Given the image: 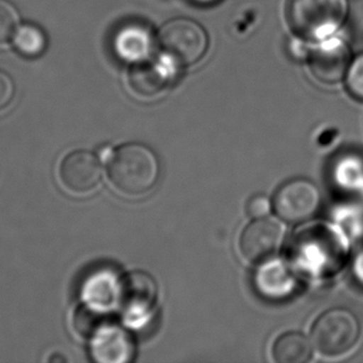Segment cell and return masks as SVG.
Instances as JSON below:
<instances>
[{
	"label": "cell",
	"mask_w": 363,
	"mask_h": 363,
	"mask_svg": "<svg viewBox=\"0 0 363 363\" xmlns=\"http://www.w3.org/2000/svg\"><path fill=\"white\" fill-rule=\"evenodd\" d=\"M108 177L114 189L123 195L144 196L157 185L160 164L150 147L140 143H128L111 155Z\"/></svg>",
	"instance_id": "obj_1"
},
{
	"label": "cell",
	"mask_w": 363,
	"mask_h": 363,
	"mask_svg": "<svg viewBox=\"0 0 363 363\" xmlns=\"http://www.w3.org/2000/svg\"><path fill=\"white\" fill-rule=\"evenodd\" d=\"M349 9V0H290L288 20L299 38L320 41L342 28Z\"/></svg>",
	"instance_id": "obj_2"
},
{
	"label": "cell",
	"mask_w": 363,
	"mask_h": 363,
	"mask_svg": "<svg viewBox=\"0 0 363 363\" xmlns=\"http://www.w3.org/2000/svg\"><path fill=\"white\" fill-rule=\"evenodd\" d=\"M346 255L344 238L335 227L321 223L301 233L298 238V263L314 274L334 273L339 269Z\"/></svg>",
	"instance_id": "obj_3"
},
{
	"label": "cell",
	"mask_w": 363,
	"mask_h": 363,
	"mask_svg": "<svg viewBox=\"0 0 363 363\" xmlns=\"http://www.w3.org/2000/svg\"><path fill=\"white\" fill-rule=\"evenodd\" d=\"M359 335L361 325L356 315L344 308H335L315 321L311 342L323 356L337 357L354 349Z\"/></svg>",
	"instance_id": "obj_4"
},
{
	"label": "cell",
	"mask_w": 363,
	"mask_h": 363,
	"mask_svg": "<svg viewBox=\"0 0 363 363\" xmlns=\"http://www.w3.org/2000/svg\"><path fill=\"white\" fill-rule=\"evenodd\" d=\"M159 41L165 54L182 66H191L203 57L208 49V36L197 21L177 18L162 25Z\"/></svg>",
	"instance_id": "obj_5"
},
{
	"label": "cell",
	"mask_w": 363,
	"mask_h": 363,
	"mask_svg": "<svg viewBox=\"0 0 363 363\" xmlns=\"http://www.w3.org/2000/svg\"><path fill=\"white\" fill-rule=\"evenodd\" d=\"M273 206L280 220L288 223H304L319 211L321 192L316 184L308 179H291L275 192Z\"/></svg>",
	"instance_id": "obj_6"
},
{
	"label": "cell",
	"mask_w": 363,
	"mask_h": 363,
	"mask_svg": "<svg viewBox=\"0 0 363 363\" xmlns=\"http://www.w3.org/2000/svg\"><path fill=\"white\" fill-rule=\"evenodd\" d=\"M285 228L272 217H260L250 222L240 237V250L250 263H263L279 250L284 242Z\"/></svg>",
	"instance_id": "obj_7"
},
{
	"label": "cell",
	"mask_w": 363,
	"mask_h": 363,
	"mask_svg": "<svg viewBox=\"0 0 363 363\" xmlns=\"http://www.w3.org/2000/svg\"><path fill=\"white\" fill-rule=\"evenodd\" d=\"M308 59L315 79L323 84H334L346 77L352 56L344 39L330 36L320 40L319 44L310 50Z\"/></svg>",
	"instance_id": "obj_8"
},
{
	"label": "cell",
	"mask_w": 363,
	"mask_h": 363,
	"mask_svg": "<svg viewBox=\"0 0 363 363\" xmlns=\"http://www.w3.org/2000/svg\"><path fill=\"white\" fill-rule=\"evenodd\" d=\"M60 180L69 192L84 195L94 191L102 180V164L94 152L76 150L64 157L60 165Z\"/></svg>",
	"instance_id": "obj_9"
},
{
	"label": "cell",
	"mask_w": 363,
	"mask_h": 363,
	"mask_svg": "<svg viewBox=\"0 0 363 363\" xmlns=\"http://www.w3.org/2000/svg\"><path fill=\"white\" fill-rule=\"evenodd\" d=\"M157 298V281L144 272L129 273L119 288V305L128 315L145 314L152 310Z\"/></svg>",
	"instance_id": "obj_10"
},
{
	"label": "cell",
	"mask_w": 363,
	"mask_h": 363,
	"mask_svg": "<svg viewBox=\"0 0 363 363\" xmlns=\"http://www.w3.org/2000/svg\"><path fill=\"white\" fill-rule=\"evenodd\" d=\"M255 283L262 295L270 299H283L295 289V277L280 260H270L257 272Z\"/></svg>",
	"instance_id": "obj_11"
},
{
	"label": "cell",
	"mask_w": 363,
	"mask_h": 363,
	"mask_svg": "<svg viewBox=\"0 0 363 363\" xmlns=\"http://www.w3.org/2000/svg\"><path fill=\"white\" fill-rule=\"evenodd\" d=\"M92 354L99 362H125L132 356V342L122 330L106 326L94 336Z\"/></svg>",
	"instance_id": "obj_12"
},
{
	"label": "cell",
	"mask_w": 363,
	"mask_h": 363,
	"mask_svg": "<svg viewBox=\"0 0 363 363\" xmlns=\"http://www.w3.org/2000/svg\"><path fill=\"white\" fill-rule=\"evenodd\" d=\"M129 86L133 92L144 99L155 97L167 86L169 76L157 62L138 61L129 69Z\"/></svg>",
	"instance_id": "obj_13"
},
{
	"label": "cell",
	"mask_w": 363,
	"mask_h": 363,
	"mask_svg": "<svg viewBox=\"0 0 363 363\" xmlns=\"http://www.w3.org/2000/svg\"><path fill=\"white\" fill-rule=\"evenodd\" d=\"M272 354L278 363L308 362L313 354V342L301 333H285L275 340Z\"/></svg>",
	"instance_id": "obj_14"
},
{
	"label": "cell",
	"mask_w": 363,
	"mask_h": 363,
	"mask_svg": "<svg viewBox=\"0 0 363 363\" xmlns=\"http://www.w3.org/2000/svg\"><path fill=\"white\" fill-rule=\"evenodd\" d=\"M10 44L23 57L35 59L44 54L48 48V39L39 26L35 24H20Z\"/></svg>",
	"instance_id": "obj_15"
},
{
	"label": "cell",
	"mask_w": 363,
	"mask_h": 363,
	"mask_svg": "<svg viewBox=\"0 0 363 363\" xmlns=\"http://www.w3.org/2000/svg\"><path fill=\"white\" fill-rule=\"evenodd\" d=\"M149 46L150 39L147 31L135 26L123 30L116 40V48L119 56L124 59L133 60L135 62L139 60H144L149 51Z\"/></svg>",
	"instance_id": "obj_16"
},
{
	"label": "cell",
	"mask_w": 363,
	"mask_h": 363,
	"mask_svg": "<svg viewBox=\"0 0 363 363\" xmlns=\"http://www.w3.org/2000/svg\"><path fill=\"white\" fill-rule=\"evenodd\" d=\"M335 180L345 189H357L363 184V159L351 155L339 160L335 167Z\"/></svg>",
	"instance_id": "obj_17"
},
{
	"label": "cell",
	"mask_w": 363,
	"mask_h": 363,
	"mask_svg": "<svg viewBox=\"0 0 363 363\" xmlns=\"http://www.w3.org/2000/svg\"><path fill=\"white\" fill-rule=\"evenodd\" d=\"M107 316L101 310L92 306H82L74 315V329L81 336L94 337V335L106 328Z\"/></svg>",
	"instance_id": "obj_18"
},
{
	"label": "cell",
	"mask_w": 363,
	"mask_h": 363,
	"mask_svg": "<svg viewBox=\"0 0 363 363\" xmlns=\"http://www.w3.org/2000/svg\"><path fill=\"white\" fill-rule=\"evenodd\" d=\"M20 26L19 14L8 0H0V44L10 43Z\"/></svg>",
	"instance_id": "obj_19"
},
{
	"label": "cell",
	"mask_w": 363,
	"mask_h": 363,
	"mask_svg": "<svg viewBox=\"0 0 363 363\" xmlns=\"http://www.w3.org/2000/svg\"><path fill=\"white\" fill-rule=\"evenodd\" d=\"M345 81L351 96L363 101V52L351 61Z\"/></svg>",
	"instance_id": "obj_20"
},
{
	"label": "cell",
	"mask_w": 363,
	"mask_h": 363,
	"mask_svg": "<svg viewBox=\"0 0 363 363\" xmlns=\"http://www.w3.org/2000/svg\"><path fill=\"white\" fill-rule=\"evenodd\" d=\"M272 202L264 195H255L247 202V213L253 218H260L269 215Z\"/></svg>",
	"instance_id": "obj_21"
},
{
	"label": "cell",
	"mask_w": 363,
	"mask_h": 363,
	"mask_svg": "<svg viewBox=\"0 0 363 363\" xmlns=\"http://www.w3.org/2000/svg\"><path fill=\"white\" fill-rule=\"evenodd\" d=\"M15 86L9 74L0 71V111L14 99Z\"/></svg>",
	"instance_id": "obj_22"
},
{
	"label": "cell",
	"mask_w": 363,
	"mask_h": 363,
	"mask_svg": "<svg viewBox=\"0 0 363 363\" xmlns=\"http://www.w3.org/2000/svg\"><path fill=\"white\" fill-rule=\"evenodd\" d=\"M354 278L357 279L359 284L363 285V248L356 255L352 264Z\"/></svg>",
	"instance_id": "obj_23"
},
{
	"label": "cell",
	"mask_w": 363,
	"mask_h": 363,
	"mask_svg": "<svg viewBox=\"0 0 363 363\" xmlns=\"http://www.w3.org/2000/svg\"><path fill=\"white\" fill-rule=\"evenodd\" d=\"M199 1H200V0H199ZM201 1H207V0H201ZM210 1H211V0H210Z\"/></svg>",
	"instance_id": "obj_24"
}]
</instances>
